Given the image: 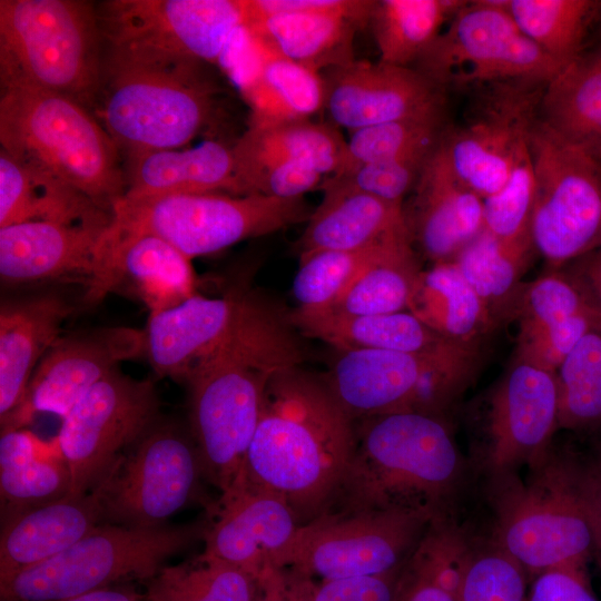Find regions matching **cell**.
<instances>
[{"label":"cell","instance_id":"1","mask_svg":"<svg viewBox=\"0 0 601 601\" xmlns=\"http://www.w3.org/2000/svg\"><path fill=\"white\" fill-rule=\"evenodd\" d=\"M289 312L246 290L234 332L188 382L189 431L207 482L226 495L240 485L270 378L299 366L304 347Z\"/></svg>","mask_w":601,"mask_h":601},{"label":"cell","instance_id":"2","mask_svg":"<svg viewBox=\"0 0 601 601\" xmlns=\"http://www.w3.org/2000/svg\"><path fill=\"white\" fill-rule=\"evenodd\" d=\"M355 445L356 423L323 376L280 371L266 386L238 487L279 495L305 524L329 508Z\"/></svg>","mask_w":601,"mask_h":601},{"label":"cell","instance_id":"3","mask_svg":"<svg viewBox=\"0 0 601 601\" xmlns=\"http://www.w3.org/2000/svg\"><path fill=\"white\" fill-rule=\"evenodd\" d=\"M355 423V450L327 510H400L431 522L452 518L466 464L446 420L394 413Z\"/></svg>","mask_w":601,"mask_h":601},{"label":"cell","instance_id":"4","mask_svg":"<svg viewBox=\"0 0 601 601\" xmlns=\"http://www.w3.org/2000/svg\"><path fill=\"white\" fill-rule=\"evenodd\" d=\"M204 65L106 52L91 112L126 156L180 149L216 111L218 90Z\"/></svg>","mask_w":601,"mask_h":601},{"label":"cell","instance_id":"5","mask_svg":"<svg viewBox=\"0 0 601 601\" xmlns=\"http://www.w3.org/2000/svg\"><path fill=\"white\" fill-rule=\"evenodd\" d=\"M0 87L1 149L68 183L112 215L125 195V173L118 147L93 114L52 91Z\"/></svg>","mask_w":601,"mask_h":601},{"label":"cell","instance_id":"6","mask_svg":"<svg viewBox=\"0 0 601 601\" xmlns=\"http://www.w3.org/2000/svg\"><path fill=\"white\" fill-rule=\"evenodd\" d=\"M525 481L512 474L492 480V542L526 575L550 569H585L593 536L584 490V462L552 446L529 467Z\"/></svg>","mask_w":601,"mask_h":601},{"label":"cell","instance_id":"7","mask_svg":"<svg viewBox=\"0 0 601 601\" xmlns=\"http://www.w3.org/2000/svg\"><path fill=\"white\" fill-rule=\"evenodd\" d=\"M97 10L83 0H0V85L66 96L91 111L102 76Z\"/></svg>","mask_w":601,"mask_h":601},{"label":"cell","instance_id":"8","mask_svg":"<svg viewBox=\"0 0 601 601\" xmlns=\"http://www.w3.org/2000/svg\"><path fill=\"white\" fill-rule=\"evenodd\" d=\"M322 375L334 397L355 421L418 413L445 420L474 380L479 347L446 342L423 353L385 349L338 352Z\"/></svg>","mask_w":601,"mask_h":601},{"label":"cell","instance_id":"9","mask_svg":"<svg viewBox=\"0 0 601 601\" xmlns=\"http://www.w3.org/2000/svg\"><path fill=\"white\" fill-rule=\"evenodd\" d=\"M206 519L130 528L105 523L55 556L0 582L1 601H58L114 584L149 581L173 555L204 540Z\"/></svg>","mask_w":601,"mask_h":601},{"label":"cell","instance_id":"10","mask_svg":"<svg viewBox=\"0 0 601 601\" xmlns=\"http://www.w3.org/2000/svg\"><path fill=\"white\" fill-rule=\"evenodd\" d=\"M312 211L304 197L283 199L257 194L121 198L112 208L109 228L158 236L193 259L307 221Z\"/></svg>","mask_w":601,"mask_h":601},{"label":"cell","instance_id":"11","mask_svg":"<svg viewBox=\"0 0 601 601\" xmlns=\"http://www.w3.org/2000/svg\"><path fill=\"white\" fill-rule=\"evenodd\" d=\"M205 480L189 427L160 416L127 449L93 487L104 521L158 528L185 506L216 502L204 495Z\"/></svg>","mask_w":601,"mask_h":601},{"label":"cell","instance_id":"12","mask_svg":"<svg viewBox=\"0 0 601 601\" xmlns=\"http://www.w3.org/2000/svg\"><path fill=\"white\" fill-rule=\"evenodd\" d=\"M529 144L535 176L531 240L556 270L601 247V161L539 117Z\"/></svg>","mask_w":601,"mask_h":601},{"label":"cell","instance_id":"13","mask_svg":"<svg viewBox=\"0 0 601 601\" xmlns=\"http://www.w3.org/2000/svg\"><path fill=\"white\" fill-rule=\"evenodd\" d=\"M508 3L466 1L414 68L443 90L510 81L548 83L562 66L521 31Z\"/></svg>","mask_w":601,"mask_h":601},{"label":"cell","instance_id":"14","mask_svg":"<svg viewBox=\"0 0 601 601\" xmlns=\"http://www.w3.org/2000/svg\"><path fill=\"white\" fill-rule=\"evenodd\" d=\"M430 523L400 510H326L299 526L280 568L318 582L391 572L403 565Z\"/></svg>","mask_w":601,"mask_h":601},{"label":"cell","instance_id":"15","mask_svg":"<svg viewBox=\"0 0 601 601\" xmlns=\"http://www.w3.org/2000/svg\"><path fill=\"white\" fill-rule=\"evenodd\" d=\"M97 14L109 53L205 65L245 22L242 0H109Z\"/></svg>","mask_w":601,"mask_h":601},{"label":"cell","instance_id":"16","mask_svg":"<svg viewBox=\"0 0 601 601\" xmlns=\"http://www.w3.org/2000/svg\"><path fill=\"white\" fill-rule=\"evenodd\" d=\"M160 416L159 395L150 380L116 368L95 384L62 418L56 435L70 469L69 494L92 491Z\"/></svg>","mask_w":601,"mask_h":601},{"label":"cell","instance_id":"17","mask_svg":"<svg viewBox=\"0 0 601 601\" xmlns=\"http://www.w3.org/2000/svg\"><path fill=\"white\" fill-rule=\"evenodd\" d=\"M558 430L556 373L514 356L487 398L480 463L489 480L539 463Z\"/></svg>","mask_w":601,"mask_h":601},{"label":"cell","instance_id":"18","mask_svg":"<svg viewBox=\"0 0 601 601\" xmlns=\"http://www.w3.org/2000/svg\"><path fill=\"white\" fill-rule=\"evenodd\" d=\"M545 85L510 81L483 86L475 115L442 134L440 146L451 169L483 199L508 180L518 149L539 117Z\"/></svg>","mask_w":601,"mask_h":601},{"label":"cell","instance_id":"19","mask_svg":"<svg viewBox=\"0 0 601 601\" xmlns=\"http://www.w3.org/2000/svg\"><path fill=\"white\" fill-rule=\"evenodd\" d=\"M142 356L144 329L109 326L61 335L37 365L20 404L0 418L1 432L23 428L38 413L63 418L120 363Z\"/></svg>","mask_w":601,"mask_h":601},{"label":"cell","instance_id":"20","mask_svg":"<svg viewBox=\"0 0 601 601\" xmlns=\"http://www.w3.org/2000/svg\"><path fill=\"white\" fill-rule=\"evenodd\" d=\"M244 26L264 47L322 71L354 60L357 29L370 24V0H242Z\"/></svg>","mask_w":601,"mask_h":601},{"label":"cell","instance_id":"21","mask_svg":"<svg viewBox=\"0 0 601 601\" xmlns=\"http://www.w3.org/2000/svg\"><path fill=\"white\" fill-rule=\"evenodd\" d=\"M324 109L349 132L373 125L443 116L444 90L414 67L352 60L323 75Z\"/></svg>","mask_w":601,"mask_h":601},{"label":"cell","instance_id":"22","mask_svg":"<svg viewBox=\"0 0 601 601\" xmlns=\"http://www.w3.org/2000/svg\"><path fill=\"white\" fill-rule=\"evenodd\" d=\"M109 226L28 221L1 227V284L22 287L75 279L85 284L86 302H98L102 239Z\"/></svg>","mask_w":601,"mask_h":601},{"label":"cell","instance_id":"23","mask_svg":"<svg viewBox=\"0 0 601 601\" xmlns=\"http://www.w3.org/2000/svg\"><path fill=\"white\" fill-rule=\"evenodd\" d=\"M208 519L203 553L257 581L269 569L280 568L302 525L279 495L245 485L220 495Z\"/></svg>","mask_w":601,"mask_h":601},{"label":"cell","instance_id":"24","mask_svg":"<svg viewBox=\"0 0 601 601\" xmlns=\"http://www.w3.org/2000/svg\"><path fill=\"white\" fill-rule=\"evenodd\" d=\"M244 294H195L175 307L149 314L144 329L145 357L154 372L187 384L227 343L238 322Z\"/></svg>","mask_w":601,"mask_h":601},{"label":"cell","instance_id":"25","mask_svg":"<svg viewBox=\"0 0 601 601\" xmlns=\"http://www.w3.org/2000/svg\"><path fill=\"white\" fill-rule=\"evenodd\" d=\"M403 206L412 244L433 264L453 262L483 230V198L451 169L440 140Z\"/></svg>","mask_w":601,"mask_h":601},{"label":"cell","instance_id":"26","mask_svg":"<svg viewBox=\"0 0 601 601\" xmlns=\"http://www.w3.org/2000/svg\"><path fill=\"white\" fill-rule=\"evenodd\" d=\"M101 299L124 289L149 314L175 307L196 294L191 259L162 238L145 233H116L102 239Z\"/></svg>","mask_w":601,"mask_h":601},{"label":"cell","instance_id":"27","mask_svg":"<svg viewBox=\"0 0 601 601\" xmlns=\"http://www.w3.org/2000/svg\"><path fill=\"white\" fill-rule=\"evenodd\" d=\"M75 306L56 290L3 298L0 306V418L21 402L48 349Z\"/></svg>","mask_w":601,"mask_h":601},{"label":"cell","instance_id":"28","mask_svg":"<svg viewBox=\"0 0 601 601\" xmlns=\"http://www.w3.org/2000/svg\"><path fill=\"white\" fill-rule=\"evenodd\" d=\"M124 173L127 199L223 191L240 196L234 149L217 140L126 156Z\"/></svg>","mask_w":601,"mask_h":601},{"label":"cell","instance_id":"29","mask_svg":"<svg viewBox=\"0 0 601 601\" xmlns=\"http://www.w3.org/2000/svg\"><path fill=\"white\" fill-rule=\"evenodd\" d=\"M104 521L96 492L68 494L1 522L0 582L70 548Z\"/></svg>","mask_w":601,"mask_h":601},{"label":"cell","instance_id":"30","mask_svg":"<svg viewBox=\"0 0 601 601\" xmlns=\"http://www.w3.org/2000/svg\"><path fill=\"white\" fill-rule=\"evenodd\" d=\"M318 189L323 197L299 238V258L324 250L362 249L408 233L403 205L349 189Z\"/></svg>","mask_w":601,"mask_h":601},{"label":"cell","instance_id":"31","mask_svg":"<svg viewBox=\"0 0 601 601\" xmlns=\"http://www.w3.org/2000/svg\"><path fill=\"white\" fill-rule=\"evenodd\" d=\"M111 219L73 186L0 148V228L28 221L108 226Z\"/></svg>","mask_w":601,"mask_h":601},{"label":"cell","instance_id":"32","mask_svg":"<svg viewBox=\"0 0 601 601\" xmlns=\"http://www.w3.org/2000/svg\"><path fill=\"white\" fill-rule=\"evenodd\" d=\"M70 491V469L57 436L43 440L26 428L1 432V522Z\"/></svg>","mask_w":601,"mask_h":601},{"label":"cell","instance_id":"33","mask_svg":"<svg viewBox=\"0 0 601 601\" xmlns=\"http://www.w3.org/2000/svg\"><path fill=\"white\" fill-rule=\"evenodd\" d=\"M290 321L300 335L319 339L337 352L385 349L405 353L432 351L447 341L412 313L346 315L333 311L295 308Z\"/></svg>","mask_w":601,"mask_h":601},{"label":"cell","instance_id":"34","mask_svg":"<svg viewBox=\"0 0 601 601\" xmlns=\"http://www.w3.org/2000/svg\"><path fill=\"white\" fill-rule=\"evenodd\" d=\"M539 118L601 161V40L545 85Z\"/></svg>","mask_w":601,"mask_h":601},{"label":"cell","instance_id":"35","mask_svg":"<svg viewBox=\"0 0 601 601\" xmlns=\"http://www.w3.org/2000/svg\"><path fill=\"white\" fill-rule=\"evenodd\" d=\"M407 312L439 336L466 346L479 347L482 337L496 326L454 262L420 272Z\"/></svg>","mask_w":601,"mask_h":601},{"label":"cell","instance_id":"36","mask_svg":"<svg viewBox=\"0 0 601 601\" xmlns=\"http://www.w3.org/2000/svg\"><path fill=\"white\" fill-rule=\"evenodd\" d=\"M260 46V62L240 87L252 110L249 126L266 127L309 119L324 109L322 72Z\"/></svg>","mask_w":601,"mask_h":601},{"label":"cell","instance_id":"37","mask_svg":"<svg viewBox=\"0 0 601 601\" xmlns=\"http://www.w3.org/2000/svg\"><path fill=\"white\" fill-rule=\"evenodd\" d=\"M464 0H381L370 19L380 61L411 67L433 45Z\"/></svg>","mask_w":601,"mask_h":601},{"label":"cell","instance_id":"38","mask_svg":"<svg viewBox=\"0 0 601 601\" xmlns=\"http://www.w3.org/2000/svg\"><path fill=\"white\" fill-rule=\"evenodd\" d=\"M470 542L452 518L431 522L401 568L393 601H459L460 568Z\"/></svg>","mask_w":601,"mask_h":601},{"label":"cell","instance_id":"39","mask_svg":"<svg viewBox=\"0 0 601 601\" xmlns=\"http://www.w3.org/2000/svg\"><path fill=\"white\" fill-rule=\"evenodd\" d=\"M420 272L410 235L397 237L366 265L328 311L346 315L405 312Z\"/></svg>","mask_w":601,"mask_h":601},{"label":"cell","instance_id":"40","mask_svg":"<svg viewBox=\"0 0 601 601\" xmlns=\"http://www.w3.org/2000/svg\"><path fill=\"white\" fill-rule=\"evenodd\" d=\"M533 245L511 244L483 229L453 260L496 325L509 318Z\"/></svg>","mask_w":601,"mask_h":601},{"label":"cell","instance_id":"41","mask_svg":"<svg viewBox=\"0 0 601 601\" xmlns=\"http://www.w3.org/2000/svg\"><path fill=\"white\" fill-rule=\"evenodd\" d=\"M258 595L255 578L204 553L162 566L145 593L146 601H257Z\"/></svg>","mask_w":601,"mask_h":601},{"label":"cell","instance_id":"42","mask_svg":"<svg viewBox=\"0 0 601 601\" xmlns=\"http://www.w3.org/2000/svg\"><path fill=\"white\" fill-rule=\"evenodd\" d=\"M234 147L295 161L327 177L342 169L347 140L334 125L304 119L266 127L249 126Z\"/></svg>","mask_w":601,"mask_h":601},{"label":"cell","instance_id":"43","mask_svg":"<svg viewBox=\"0 0 601 601\" xmlns=\"http://www.w3.org/2000/svg\"><path fill=\"white\" fill-rule=\"evenodd\" d=\"M519 321L518 342L585 325L601 318L579 287L562 269L522 284L510 316Z\"/></svg>","mask_w":601,"mask_h":601},{"label":"cell","instance_id":"44","mask_svg":"<svg viewBox=\"0 0 601 601\" xmlns=\"http://www.w3.org/2000/svg\"><path fill=\"white\" fill-rule=\"evenodd\" d=\"M601 9L591 0H509L521 31L562 67L584 51L589 27Z\"/></svg>","mask_w":601,"mask_h":601},{"label":"cell","instance_id":"45","mask_svg":"<svg viewBox=\"0 0 601 601\" xmlns=\"http://www.w3.org/2000/svg\"><path fill=\"white\" fill-rule=\"evenodd\" d=\"M559 430L601 426V323L589 331L556 370Z\"/></svg>","mask_w":601,"mask_h":601},{"label":"cell","instance_id":"46","mask_svg":"<svg viewBox=\"0 0 601 601\" xmlns=\"http://www.w3.org/2000/svg\"><path fill=\"white\" fill-rule=\"evenodd\" d=\"M390 237L366 248L355 250H324L299 258L293 280L297 308L328 309L335 305L366 265L393 239Z\"/></svg>","mask_w":601,"mask_h":601},{"label":"cell","instance_id":"47","mask_svg":"<svg viewBox=\"0 0 601 601\" xmlns=\"http://www.w3.org/2000/svg\"><path fill=\"white\" fill-rule=\"evenodd\" d=\"M535 176L529 136L520 145L503 187L483 199V229L511 244L533 245L530 234Z\"/></svg>","mask_w":601,"mask_h":601},{"label":"cell","instance_id":"48","mask_svg":"<svg viewBox=\"0 0 601 601\" xmlns=\"http://www.w3.org/2000/svg\"><path fill=\"white\" fill-rule=\"evenodd\" d=\"M443 116L411 118L361 128L347 140L344 171L358 165L390 160L436 146ZM337 174V173H336Z\"/></svg>","mask_w":601,"mask_h":601},{"label":"cell","instance_id":"49","mask_svg":"<svg viewBox=\"0 0 601 601\" xmlns=\"http://www.w3.org/2000/svg\"><path fill=\"white\" fill-rule=\"evenodd\" d=\"M526 573L492 541L477 548L471 543L459 575V601H526Z\"/></svg>","mask_w":601,"mask_h":601},{"label":"cell","instance_id":"50","mask_svg":"<svg viewBox=\"0 0 601 601\" xmlns=\"http://www.w3.org/2000/svg\"><path fill=\"white\" fill-rule=\"evenodd\" d=\"M239 194L294 199L318 189L324 176L283 158L254 154L233 146Z\"/></svg>","mask_w":601,"mask_h":601},{"label":"cell","instance_id":"51","mask_svg":"<svg viewBox=\"0 0 601 601\" xmlns=\"http://www.w3.org/2000/svg\"><path fill=\"white\" fill-rule=\"evenodd\" d=\"M435 147L390 160L355 166L327 176L319 187L355 190L403 205L405 196L413 190L425 161Z\"/></svg>","mask_w":601,"mask_h":601},{"label":"cell","instance_id":"52","mask_svg":"<svg viewBox=\"0 0 601 601\" xmlns=\"http://www.w3.org/2000/svg\"><path fill=\"white\" fill-rule=\"evenodd\" d=\"M401 568L382 574L317 582L315 601H393Z\"/></svg>","mask_w":601,"mask_h":601},{"label":"cell","instance_id":"53","mask_svg":"<svg viewBox=\"0 0 601 601\" xmlns=\"http://www.w3.org/2000/svg\"><path fill=\"white\" fill-rule=\"evenodd\" d=\"M526 601H599L585 569L560 566L534 577Z\"/></svg>","mask_w":601,"mask_h":601},{"label":"cell","instance_id":"54","mask_svg":"<svg viewBox=\"0 0 601 601\" xmlns=\"http://www.w3.org/2000/svg\"><path fill=\"white\" fill-rule=\"evenodd\" d=\"M258 583L257 601H315L317 582L292 568H272Z\"/></svg>","mask_w":601,"mask_h":601},{"label":"cell","instance_id":"55","mask_svg":"<svg viewBox=\"0 0 601 601\" xmlns=\"http://www.w3.org/2000/svg\"><path fill=\"white\" fill-rule=\"evenodd\" d=\"M560 269L568 274L592 307L601 315V247Z\"/></svg>","mask_w":601,"mask_h":601},{"label":"cell","instance_id":"56","mask_svg":"<svg viewBox=\"0 0 601 601\" xmlns=\"http://www.w3.org/2000/svg\"><path fill=\"white\" fill-rule=\"evenodd\" d=\"M584 490L593 536V555L601 571V449L584 462Z\"/></svg>","mask_w":601,"mask_h":601},{"label":"cell","instance_id":"57","mask_svg":"<svg viewBox=\"0 0 601 601\" xmlns=\"http://www.w3.org/2000/svg\"><path fill=\"white\" fill-rule=\"evenodd\" d=\"M58 601H146V598L132 588L110 587Z\"/></svg>","mask_w":601,"mask_h":601}]
</instances>
